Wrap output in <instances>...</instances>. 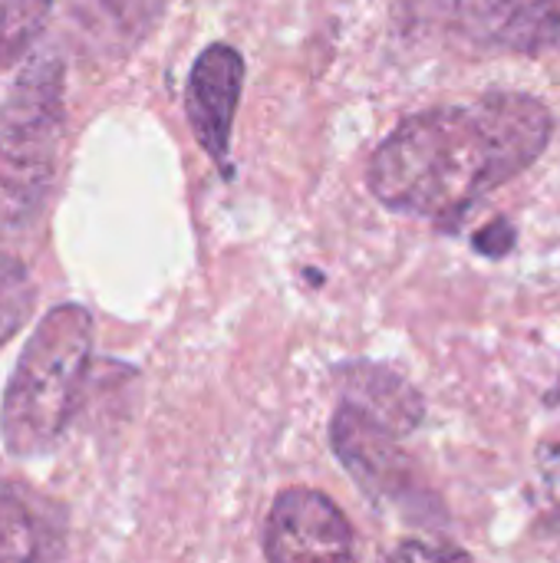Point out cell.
Wrapping results in <instances>:
<instances>
[{
  "label": "cell",
  "instance_id": "obj_10",
  "mask_svg": "<svg viewBox=\"0 0 560 563\" xmlns=\"http://www.w3.org/2000/svg\"><path fill=\"white\" fill-rule=\"evenodd\" d=\"M340 376H343L340 383L347 393L343 402H353L389 432L409 435L422 422L426 416L422 396L393 369L376 366V363H350V366H340Z\"/></svg>",
  "mask_w": 560,
  "mask_h": 563
},
{
  "label": "cell",
  "instance_id": "obj_5",
  "mask_svg": "<svg viewBox=\"0 0 560 563\" xmlns=\"http://www.w3.org/2000/svg\"><path fill=\"white\" fill-rule=\"evenodd\" d=\"M416 7L442 10L465 40L488 49L560 53V0H419Z\"/></svg>",
  "mask_w": 560,
  "mask_h": 563
},
{
  "label": "cell",
  "instance_id": "obj_13",
  "mask_svg": "<svg viewBox=\"0 0 560 563\" xmlns=\"http://www.w3.org/2000/svg\"><path fill=\"white\" fill-rule=\"evenodd\" d=\"M515 244H518V228H515L508 218H498V221L485 224V228L475 231V238H472V247H475L482 257H492V261L508 257V254L515 251Z\"/></svg>",
  "mask_w": 560,
  "mask_h": 563
},
{
  "label": "cell",
  "instance_id": "obj_6",
  "mask_svg": "<svg viewBox=\"0 0 560 563\" xmlns=\"http://www.w3.org/2000/svg\"><path fill=\"white\" fill-rule=\"evenodd\" d=\"M264 554L277 563L350 561L353 531L327 495L290 488L277 495L267 515Z\"/></svg>",
  "mask_w": 560,
  "mask_h": 563
},
{
  "label": "cell",
  "instance_id": "obj_12",
  "mask_svg": "<svg viewBox=\"0 0 560 563\" xmlns=\"http://www.w3.org/2000/svg\"><path fill=\"white\" fill-rule=\"evenodd\" d=\"M33 297L36 290L30 280V271L17 257L0 254V346L13 340L20 327L30 320Z\"/></svg>",
  "mask_w": 560,
  "mask_h": 563
},
{
  "label": "cell",
  "instance_id": "obj_11",
  "mask_svg": "<svg viewBox=\"0 0 560 563\" xmlns=\"http://www.w3.org/2000/svg\"><path fill=\"white\" fill-rule=\"evenodd\" d=\"M53 0H0V69L13 66L50 20Z\"/></svg>",
  "mask_w": 560,
  "mask_h": 563
},
{
  "label": "cell",
  "instance_id": "obj_4",
  "mask_svg": "<svg viewBox=\"0 0 560 563\" xmlns=\"http://www.w3.org/2000/svg\"><path fill=\"white\" fill-rule=\"evenodd\" d=\"M396 439H399L396 432L380 426L373 416H366L353 402H343L330 422L333 452L340 455L343 468L356 478V485L370 498L389 501L422 525L442 521L439 501L416 478V468Z\"/></svg>",
  "mask_w": 560,
  "mask_h": 563
},
{
  "label": "cell",
  "instance_id": "obj_8",
  "mask_svg": "<svg viewBox=\"0 0 560 563\" xmlns=\"http://www.w3.org/2000/svg\"><path fill=\"white\" fill-rule=\"evenodd\" d=\"M165 7L168 0H66V20L79 53L119 63L152 36Z\"/></svg>",
  "mask_w": 560,
  "mask_h": 563
},
{
  "label": "cell",
  "instance_id": "obj_2",
  "mask_svg": "<svg viewBox=\"0 0 560 563\" xmlns=\"http://www.w3.org/2000/svg\"><path fill=\"white\" fill-rule=\"evenodd\" d=\"M92 356V317L79 303L50 310L23 346L0 409L3 445L20 459L56 449L69 429Z\"/></svg>",
  "mask_w": 560,
  "mask_h": 563
},
{
  "label": "cell",
  "instance_id": "obj_14",
  "mask_svg": "<svg viewBox=\"0 0 560 563\" xmlns=\"http://www.w3.org/2000/svg\"><path fill=\"white\" fill-rule=\"evenodd\" d=\"M393 558H399V561H449V558H455V561H462V558H469L465 551H459V548H426V544H403L399 551H393Z\"/></svg>",
  "mask_w": 560,
  "mask_h": 563
},
{
  "label": "cell",
  "instance_id": "obj_9",
  "mask_svg": "<svg viewBox=\"0 0 560 563\" xmlns=\"http://www.w3.org/2000/svg\"><path fill=\"white\" fill-rule=\"evenodd\" d=\"M63 515L36 492L0 482V561H56L63 548Z\"/></svg>",
  "mask_w": 560,
  "mask_h": 563
},
{
  "label": "cell",
  "instance_id": "obj_1",
  "mask_svg": "<svg viewBox=\"0 0 560 563\" xmlns=\"http://www.w3.org/2000/svg\"><path fill=\"white\" fill-rule=\"evenodd\" d=\"M554 135L528 92H485L403 119L373 152L366 185L396 214L452 228L485 195L528 172Z\"/></svg>",
  "mask_w": 560,
  "mask_h": 563
},
{
  "label": "cell",
  "instance_id": "obj_3",
  "mask_svg": "<svg viewBox=\"0 0 560 563\" xmlns=\"http://www.w3.org/2000/svg\"><path fill=\"white\" fill-rule=\"evenodd\" d=\"M63 63L30 59L0 106V238L20 234L46 205L63 135Z\"/></svg>",
  "mask_w": 560,
  "mask_h": 563
},
{
  "label": "cell",
  "instance_id": "obj_7",
  "mask_svg": "<svg viewBox=\"0 0 560 563\" xmlns=\"http://www.w3.org/2000/svg\"><path fill=\"white\" fill-rule=\"evenodd\" d=\"M244 86V59L228 43H211L191 66L185 112L208 158L231 175V129Z\"/></svg>",
  "mask_w": 560,
  "mask_h": 563
}]
</instances>
